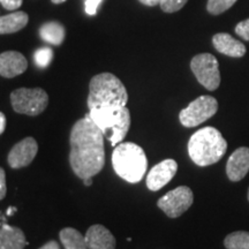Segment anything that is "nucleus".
<instances>
[{
	"mask_svg": "<svg viewBox=\"0 0 249 249\" xmlns=\"http://www.w3.org/2000/svg\"><path fill=\"white\" fill-rule=\"evenodd\" d=\"M70 142V163L79 178H92L101 172L105 165L104 135L89 117L74 124Z\"/></svg>",
	"mask_w": 249,
	"mask_h": 249,
	"instance_id": "1",
	"label": "nucleus"
},
{
	"mask_svg": "<svg viewBox=\"0 0 249 249\" xmlns=\"http://www.w3.org/2000/svg\"><path fill=\"white\" fill-rule=\"evenodd\" d=\"M227 150V142L214 127H204L191 136L188 154L198 166H209L222 160Z\"/></svg>",
	"mask_w": 249,
	"mask_h": 249,
	"instance_id": "2",
	"label": "nucleus"
},
{
	"mask_svg": "<svg viewBox=\"0 0 249 249\" xmlns=\"http://www.w3.org/2000/svg\"><path fill=\"white\" fill-rule=\"evenodd\" d=\"M87 117L95 123L113 147L124 141L130 127L129 110L123 105L91 108Z\"/></svg>",
	"mask_w": 249,
	"mask_h": 249,
	"instance_id": "3",
	"label": "nucleus"
},
{
	"mask_svg": "<svg viewBox=\"0 0 249 249\" xmlns=\"http://www.w3.org/2000/svg\"><path fill=\"white\" fill-rule=\"evenodd\" d=\"M112 165L116 173L127 182L141 181L147 172L148 160L144 150L132 142L119 143L112 154Z\"/></svg>",
	"mask_w": 249,
	"mask_h": 249,
	"instance_id": "4",
	"label": "nucleus"
},
{
	"mask_svg": "<svg viewBox=\"0 0 249 249\" xmlns=\"http://www.w3.org/2000/svg\"><path fill=\"white\" fill-rule=\"evenodd\" d=\"M128 93L126 87L111 73H102L95 75L90 81L88 107L89 110L102 107H126Z\"/></svg>",
	"mask_w": 249,
	"mask_h": 249,
	"instance_id": "5",
	"label": "nucleus"
},
{
	"mask_svg": "<svg viewBox=\"0 0 249 249\" xmlns=\"http://www.w3.org/2000/svg\"><path fill=\"white\" fill-rule=\"evenodd\" d=\"M11 103L15 112L34 117L48 107L49 96L42 88H20L11 93Z\"/></svg>",
	"mask_w": 249,
	"mask_h": 249,
	"instance_id": "6",
	"label": "nucleus"
},
{
	"mask_svg": "<svg viewBox=\"0 0 249 249\" xmlns=\"http://www.w3.org/2000/svg\"><path fill=\"white\" fill-rule=\"evenodd\" d=\"M218 111V102L213 96H201L180 112L179 119L182 126L196 127L213 117Z\"/></svg>",
	"mask_w": 249,
	"mask_h": 249,
	"instance_id": "7",
	"label": "nucleus"
},
{
	"mask_svg": "<svg viewBox=\"0 0 249 249\" xmlns=\"http://www.w3.org/2000/svg\"><path fill=\"white\" fill-rule=\"evenodd\" d=\"M191 68L196 79L205 89L213 91L219 87V65L214 55L210 53L195 55L191 61Z\"/></svg>",
	"mask_w": 249,
	"mask_h": 249,
	"instance_id": "8",
	"label": "nucleus"
},
{
	"mask_svg": "<svg viewBox=\"0 0 249 249\" xmlns=\"http://www.w3.org/2000/svg\"><path fill=\"white\" fill-rule=\"evenodd\" d=\"M194 195L187 186H180L166 193L157 202L158 208L170 218H178L192 207Z\"/></svg>",
	"mask_w": 249,
	"mask_h": 249,
	"instance_id": "9",
	"label": "nucleus"
},
{
	"mask_svg": "<svg viewBox=\"0 0 249 249\" xmlns=\"http://www.w3.org/2000/svg\"><path fill=\"white\" fill-rule=\"evenodd\" d=\"M38 151V145L35 139L27 138L20 141L12 148L8 154V164L12 169H21L28 166Z\"/></svg>",
	"mask_w": 249,
	"mask_h": 249,
	"instance_id": "10",
	"label": "nucleus"
},
{
	"mask_svg": "<svg viewBox=\"0 0 249 249\" xmlns=\"http://www.w3.org/2000/svg\"><path fill=\"white\" fill-rule=\"evenodd\" d=\"M178 171V164L174 160H165L150 170L147 177V187L152 192H157L167 185Z\"/></svg>",
	"mask_w": 249,
	"mask_h": 249,
	"instance_id": "11",
	"label": "nucleus"
},
{
	"mask_svg": "<svg viewBox=\"0 0 249 249\" xmlns=\"http://www.w3.org/2000/svg\"><path fill=\"white\" fill-rule=\"evenodd\" d=\"M249 172V148L241 147L230 156L226 174L231 181H240Z\"/></svg>",
	"mask_w": 249,
	"mask_h": 249,
	"instance_id": "12",
	"label": "nucleus"
},
{
	"mask_svg": "<svg viewBox=\"0 0 249 249\" xmlns=\"http://www.w3.org/2000/svg\"><path fill=\"white\" fill-rule=\"evenodd\" d=\"M28 61L24 55L17 51H6L0 54V75L12 79L24 73Z\"/></svg>",
	"mask_w": 249,
	"mask_h": 249,
	"instance_id": "13",
	"label": "nucleus"
},
{
	"mask_svg": "<svg viewBox=\"0 0 249 249\" xmlns=\"http://www.w3.org/2000/svg\"><path fill=\"white\" fill-rule=\"evenodd\" d=\"M85 236L88 249H116L113 234L99 224L89 227Z\"/></svg>",
	"mask_w": 249,
	"mask_h": 249,
	"instance_id": "14",
	"label": "nucleus"
},
{
	"mask_svg": "<svg viewBox=\"0 0 249 249\" xmlns=\"http://www.w3.org/2000/svg\"><path fill=\"white\" fill-rule=\"evenodd\" d=\"M213 44L218 52L229 57L241 58L246 54V46L244 43L233 38L230 34H216L213 37Z\"/></svg>",
	"mask_w": 249,
	"mask_h": 249,
	"instance_id": "15",
	"label": "nucleus"
},
{
	"mask_svg": "<svg viewBox=\"0 0 249 249\" xmlns=\"http://www.w3.org/2000/svg\"><path fill=\"white\" fill-rule=\"evenodd\" d=\"M27 245L26 236L20 229L7 224L0 227V249H23Z\"/></svg>",
	"mask_w": 249,
	"mask_h": 249,
	"instance_id": "16",
	"label": "nucleus"
},
{
	"mask_svg": "<svg viewBox=\"0 0 249 249\" xmlns=\"http://www.w3.org/2000/svg\"><path fill=\"white\" fill-rule=\"evenodd\" d=\"M28 21H29L28 14L21 11L0 17V35L20 31L27 26Z\"/></svg>",
	"mask_w": 249,
	"mask_h": 249,
	"instance_id": "17",
	"label": "nucleus"
},
{
	"mask_svg": "<svg viewBox=\"0 0 249 249\" xmlns=\"http://www.w3.org/2000/svg\"><path fill=\"white\" fill-rule=\"evenodd\" d=\"M39 36L43 40L52 45H61L64 42L66 31L61 23L50 21L40 27Z\"/></svg>",
	"mask_w": 249,
	"mask_h": 249,
	"instance_id": "18",
	"label": "nucleus"
},
{
	"mask_svg": "<svg viewBox=\"0 0 249 249\" xmlns=\"http://www.w3.org/2000/svg\"><path fill=\"white\" fill-rule=\"evenodd\" d=\"M60 240L65 249H88L86 242V236L82 235L75 229L66 227L60 231Z\"/></svg>",
	"mask_w": 249,
	"mask_h": 249,
	"instance_id": "19",
	"label": "nucleus"
},
{
	"mask_svg": "<svg viewBox=\"0 0 249 249\" xmlns=\"http://www.w3.org/2000/svg\"><path fill=\"white\" fill-rule=\"evenodd\" d=\"M226 249H249V232L236 231L230 233L224 240Z\"/></svg>",
	"mask_w": 249,
	"mask_h": 249,
	"instance_id": "20",
	"label": "nucleus"
},
{
	"mask_svg": "<svg viewBox=\"0 0 249 249\" xmlns=\"http://www.w3.org/2000/svg\"><path fill=\"white\" fill-rule=\"evenodd\" d=\"M52 60H53V51L48 46L37 49L34 53V61L38 68H46Z\"/></svg>",
	"mask_w": 249,
	"mask_h": 249,
	"instance_id": "21",
	"label": "nucleus"
},
{
	"mask_svg": "<svg viewBox=\"0 0 249 249\" xmlns=\"http://www.w3.org/2000/svg\"><path fill=\"white\" fill-rule=\"evenodd\" d=\"M236 0H208L207 9L210 14L219 15L232 7Z\"/></svg>",
	"mask_w": 249,
	"mask_h": 249,
	"instance_id": "22",
	"label": "nucleus"
},
{
	"mask_svg": "<svg viewBox=\"0 0 249 249\" xmlns=\"http://www.w3.org/2000/svg\"><path fill=\"white\" fill-rule=\"evenodd\" d=\"M188 0H160V5L161 11L165 13H174L181 9Z\"/></svg>",
	"mask_w": 249,
	"mask_h": 249,
	"instance_id": "23",
	"label": "nucleus"
},
{
	"mask_svg": "<svg viewBox=\"0 0 249 249\" xmlns=\"http://www.w3.org/2000/svg\"><path fill=\"white\" fill-rule=\"evenodd\" d=\"M235 34L242 39L249 40V18L236 24Z\"/></svg>",
	"mask_w": 249,
	"mask_h": 249,
	"instance_id": "24",
	"label": "nucleus"
},
{
	"mask_svg": "<svg viewBox=\"0 0 249 249\" xmlns=\"http://www.w3.org/2000/svg\"><path fill=\"white\" fill-rule=\"evenodd\" d=\"M103 0H86L85 1V7H86V13L88 15H93L97 14V9L99 5L102 4Z\"/></svg>",
	"mask_w": 249,
	"mask_h": 249,
	"instance_id": "25",
	"label": "nucleus"
},
{
	"mask_svg": "<svg viewBox=\"0 0 249 249\" xmlns=\"http://www.w3.org/2000/svg\"><path fill=\"white\" fill-rule=\"evenodd\" d=\"M0 4L2 5V7L8 11H14L21 7L22 5V0H0Z\"/></svg>",
	"mask_w": 249,
	"mask_h": 249,
	"instance_id": "26",
	"label": "nucleus"
},
{
	"mask_svg": "<svg viewBox=\"0 0 249 249\" xmlns=\"http://www.w3.org/2000/svg\"><path fill=\"white\" fill-rule=\"evenodd\" d=\"M6 192H7V188H6V174L4 169L0 167V200L5 197Z\"/></svg>",
	"mask_w": 249,
	"mask_h": 249,
	"instance_id": "27",
	"label": "nucleus"
},
{
	"mask_svg": "<svg viewBox=\"0 0 249 249\" xmlns=\"http://www.w3.org/2000/svg\"><path fill=\"white\" fill-rule=\"evenodd\" d=\"M39 249H60V247H59L58 242L55 241H49L48 244H45L43 247H40Z\"/></svg>",
	"mask_w": 249,
	"mask_h": 249,
	"instance_id": "28",
	"label": "nucleus"
},
{
	"mask_svg": "<svg viewBox=\"0 0 249 249\" xmlns=\"http://www.w3.org/2000/svg\"><path fill=\"white\" fill-rule=\"evenodd\" d=\"M6 129V117L2 112H0V134H2Z\"/></svg>",
	"mask_w": 249,
	"mask_h": 249,
	"instance_id": "29",
	"label": "nucleus"
},
{
	"mask_svg": "<svg viewBox=\"0 0 249 249\" xmlns=\"http://www.w3.org/2000/svg\"><path fill=\"white\" fill-rule=\"evenodd\" d=\"M139 1L143 5L150 6V7H152V6H156V5L160 4V0H139Z\"/></svg>",
	"mask_w": 249,
	"mask_h": 249,
	"instance_id": "30",
	"label": "nucleus"
},
{
	"mask_svg": "<svg viewBox=\"0 0 249 249\" xmlns=\"http://www.w3.org/2000/svg\"><path fill=\"white\" fill-rule=\"evenodd\" d=\"M13 213H17V208H15V207H11V208H8L7 213H6V214H8V216H11V214Z\"/></svg>",
	"mask_w": 249,
	"mask_h": 249,
	"instance_id": "31",
	"label": "nucleus"
},
{
	"mask_svg": "<svg viewBox=\"0 0 249 249\" xmlns=\"http://www.w3.org/2000/svg\"><path fill=\"white\" fill-rule=\"evenodd\" d=\"M83 182H85L86 186H90L92 183V180H91V178H86V179H83Z\"/></svg>",
	"mask_w": 249,
	"mask_h": 249,
	"instance_id": "32",
	"label": "nucleus"
},
{
	"mask_svg": "<svg viewBox=\"0 0 249 249\" xmlns=\"http://www.w3.org/2000/svg\"><path fill=\"white\" fill-rule=\"evenodd\" d=\"M66 1V0H52V2H53V4H62V2H65Z\"/></svg>",
	"mask_w": 249,
	"mask_h": 249,
	"instance_id": "33",
	"label": "nucleus"
},
{
	"mask_svg": "<svg viewBox=\"0 0 249 249\" xmlns=\"http://www.w3.org/2000/svg\"><path fill=\"white\" fill-rule=\"evenodd\" d=\"M247 196H248V201H249V189H248V194H247Z\"/></svg>",
	"mask_w": 249,
	"mask_h": 249,
	"instance_id": "34",
	"label": "nucleus"
}]
</instances>
